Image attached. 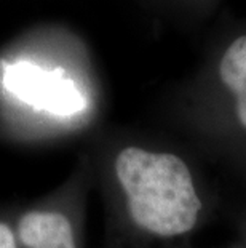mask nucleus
<instances>
[{
    "mask_svg": "<svg viewBox=\"0 0 246 248\" xmlns=\"http://www.w3.org/2000/svg\"><path fill=\"white\" fill-rule=\"evenodd\" d=\"M18 235L28 248H77L71 219L53 210H34L23 215Z\"/></svg>",
    "mask_w": 246,
    "mask_h": 248,
    "instance_id": "obj_3",
    "label": "nucleus"
},
{
    "mask_svg": "<svg viewBox=\"0 0 246 248\" xmlns=\"http://www.w3.org/2000/svg\"><path fill=\"white\" fill-rule=\"evenodd\" d=\"M0 248H16L13 231L5 223H0Z\"/></svg>",
    "mask_w": 246,
    "mask_h": 248,
    "instance_id": "obj_5",
    "label": "nucleus"
},
{
    "mask_svg": "<svg viewBox=\"0 0 246 248\" xmlns=\"http://www.w3.org/2000/svg\"><path fill=\"white\" fill-rule=\"evenodd\" d=\"M130 218L157 237H176L195 228L202 210L187 163L174 154L128 146L115 159Z\"/></svg>",
    "mask_w": 246,
    "mask_h": 248,
    "instance_id": "obj_1",
    "label": "nucleus"
},
{
    "mask_svg": "<svg viewBox=\"0 0 246 248\" xmlns=\"http://www.w3.org/2000/svg\"><path fill=\"white\" fill-rule=\"evenodd\" d=\"M219 76L237 98L238 120L246 128V35L229 45L219 64Z\"/></svg>",
    "mask_w": 246,
    "mask_h": 248,
    "instance_id": "obj_4",
    "label": "nucleus"
},
{
    "mask_svg": "<svg viewBox=\"0 0 246 248\" xmlns=\"http://www.w3.org/2000/svg\"><path fill=\"white\" fill-rule=\"evenodd\" d=\"M2 85L29 106L56 115H71L83 108V99L61 71H46L29 61L5 64Z\"/></svg>",
    "mask_w": 246,
    "mask_h": 248,
    "instance_id": "obj_2",
    "label": "nucleus"
}]
</instances>
